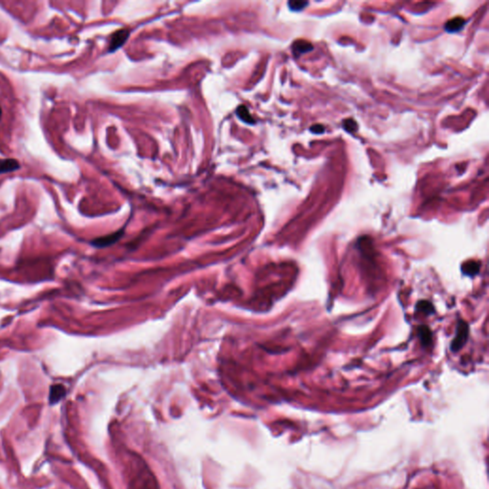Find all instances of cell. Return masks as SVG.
Wrapping results in <instances>:
<instances>
[{"instance_id": "6da1fadb", "label": "cell", "mask_w": 489, "mask_h": 489, "mask_svg": "<svg viewBox=\"0 0 489 489\" xmlns=\"http://www.w3.org/2000/svg\"><path fill=\"white\" fill-rule=\"evenodd\" d=\"M467 336H468V325L465 322L460 321L457 327L456 336L451 344V350L453 352H457L459 349H461V347L467 340Z\"/></svg>"}, {"instance_id": "9c48e42d", "label": "cell", "mask_w": 489, "mask_h": 489, "mask_svg": "<svg viewBox=\"0 0 489 489\" xmlns=\"http://www.w3.org/2000/svg\"><path fill=\"white\" fill-rule=\"evenodd\" d=\"M479 269H480V266L477 264V263H467L463 266L462 270L463 272L466 274V275H476L478 272H479Z\"/></svg>"}, {"instance_id": "52a82bcc", "label": "cell", "mask_w": 489, "mask_h": 489, "mask_svg": "<svg viewBox=\"0 0 489 489\" xmlns=\"http://www.w3.org/2000/svg\"><path fill=\"white\" fill-rule=\"evenodd\" d=\"M236 114L245 123H249V124L254 123V119L252 118L251 115L249 114L248 109L244 105L238 106V108L236 109Z\"/></svg>"}, {"instance_id": "5bb4252c", "label": "cell", "mask_w": 489, "mask_h": 489, "mask_svg": "<svg viewBox=\"0 0 489 489\" xmlns=\"http://www.w3.org/2000/svg\"><path fill=\"white\" fill-rule=\"evenodd\" d=\"M0 117H1V108H0Z\"/></svg>"}, {"instance_id": "3957f363", "label": "cell", "mask_w": 489, "mask_h": 489, "mask_svg": "<svg viewBox=\"0 0 489 489\" xmlns=\"http://www.w3.org/2000/svg\"><path fill=\"white\" fill-rule=\"evenodd\" d=\"M464 25H465V20L462 17H454L446 22L444 29L448 33H457L460 31Z\"/></svg>"}, {"instance_id": "8992f818", "label": "cell", "mask_w": 489, "mask_h": 489, "mask_svg": "<svg viewBox=\"0 0 489 489\" xmlns=\"http://www.w3.org/2000/svg\"><path fill=\"white\" fill-rule=\"evenodd\" d=\"M312 50V45L307 40H297L295 41L293 45V51L295 55H302L306 54Z\"/></svg>"}, {"instance_id": "ba28073f", "label": "cell", "mask_w": 489, "mask_h": 489, "mask_svg": "<svg viewBox=\"0 0 489 489\" xmlns=\"http://www.w3.org/2000/svg\"><path fill=\"white\" fill-rule=\"evenodd\" d=\"M420 337L424 346H427L431 343L432 340V334L429 330V328L426 326H422L420 328Z\"/></svg>"}, {"instance_id": "4fadbf2b", "label": "cell", "mask_w": 489, "mask_h": 489, "mask_svg": "<svg viewBox=\"0 0 489 489\" xmlns=\"http://www.w3.org/2000/svg\"><path fill=\"white\" fill-rule=\"evenodd\" d=\"M310 130L312 131L313 133H316V134H320V133H323L324 132V126L321 125V124H315L313 125Z\"/></svg>"}, {"instance_id": "8fae6325", "label": "cell", "mask_w": 489, "mask_h": 489, "mask_svg": "<svg viewBox=\"0 0 489 489\" xmlns=\"http://www.w3.org/2000/svg\"><path fill=\"white\" fill-rule=\"evenodd\" d=\"M417 310H421V311H424L425 313L429 314V313H432L434 311V309H433V306L427 302V301H422L420 302L418 305H417Z\"/></svg>"}, {"instance_id": "277c9868", "label": "cell", "mask_w": 489, "mask_h": 489, "mask_svg": "<svg viewBox=\"0 0 489 489\" xmlns=\"http://www.w3.org/2000/svg\"><path fill=\"white\" fill-rule=\"evenodd\" d=\"M65 388L61 384H56L51 387L50 390V402L51 404L58 403L64 396H65Z\"/></svg>"}, {"instance_id": "5b68a950", "label": "cell", "mask_w": 489, "mask_h": 489, "mask_svg": "<svg viewBox=\"0 0 489 489\" xmlns=\"http://www.w3.org/2000/svg\"><path fill=\"white\" fill-rule=\"evenodd\" d=\"M20 164L15 159L0 160V174L12 172L19 169Z\"/></svg>"}, {"instance_id": "7c38bea8", "label": "cell", "mask_w": 489, "mask_h": 489, "mask_svg": "<svg viewBox=\"0 0 489 489\" xmlns=\"http://www.w3.org/2000/svg\"><path fill=\"white\" fill-rule=\"evenodd\" d=\"M343 126L348 132H356L358 130V123L352 119L345 120L343 122Z\"/></svg>"}, {"instance_id": "30bf717a", "label": "cell", "mask_w": 489, "mask_h": 489, "mask_svg": "<svg viewBox=\"0 0 489 489\" xmlns=\"http://www.w3.org/2000/svg\"><path fill=\"white\" fill-rule=\"evenodd\" d=\"M308 5V2L306 1H290L289 2V7L293 11H301L303 10L306 6Z\"/></svg>"}, {"instance_id": "7a4b0ae2", "label": "cell", "mask_w": 489, "mask_h": 489, "mask_svg": "<svg viewBox=\"0 0 489 489\" xmlns=\"http://www.w3.org/2000/svg\"><path fill=\"white\" fill-rule=\"evenodd\" d=\"M130 31L128 29H121L115 32L111 36V42L109 46V52L113 53L115 51L120 49L129 37Z\"/></svg>"}]
</instances>
